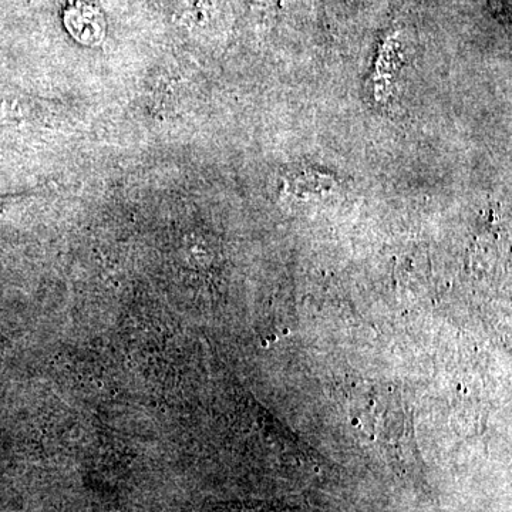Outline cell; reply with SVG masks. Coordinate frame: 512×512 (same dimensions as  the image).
I'll list each match as a JSON object with an SVG mask.
<instances>
[{"label": "cell", "instance_id": "obj_1", "mask_svg": "<svg viewBox=\"0 0 512 512\" xmlns=\"http://www.w3.org/2000/svg\"><path fill=\"white\" fill-rule=\"evenodd\" d=\"M64 18H66L64 20H66L67 29L72 33L74 39L84 45H97L104 39L106 23H104L103 16L93 6L76 3L67 9Z\"/></svg>", "mask_w": 512, "mask_h": 512}]
</instances>
